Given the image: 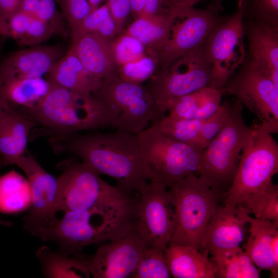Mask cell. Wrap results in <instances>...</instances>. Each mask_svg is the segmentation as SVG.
Instances as JSON below:
<instances>
[{
  "instance_id": "obj_36",
  "label": "cell",
  "mask_w": 278,
  "mask_h": 278,
  "mask_svg": "<svg viewBox=\"0 0 278 278\" xmlns=\"http://www.w3.org/2000/svg\"><path fill=\"white\" fill-rule=\"evenodd\" d=\"M244 18L278 27V0H246Z\"/></svg>"
},
{
  "instance_id": "obj_43",
  "label": "cell",
  "mask_w": 278,
  "mask_h": 278,
  "mask_svg": "<svg viewBox=\"0 0 278 278\" xmlns=\"http://www.w3.org/2000/svg\"><path fill=\"white\" fill-rule=\"evenodd\" d=\"M258 219L278 223V186L267 198Z\"/></svg>"
},
{
  "instance_id": "obj_16",
  "label": "cell",
  "mask_w": 278,
  "mask_h": 278,
  "mask_svg": "<svg viewBox=\"0 0 278 278\" xmlns=\"http://www.w3.org/2000/svg\"><path fill=\"white\" fill-rule=\"evenodd\" d=\"M148 246L133 223L125 234L98 247L90 259L91 276L94 278L132 277Z\"/></svg>"
},
{
  "instance_id": "obj_50",
  "label": "cell",
  "mask_w": 278,
  "mask_h": 278,
  "mask_svg": "<svg viewBox=\"0 0 278 278\" xmlns=\"http://www.w3.org/2000/svg\"><path fill=\"white\" fill-rule=\"evenodd\" d=\"M245 0H238V5L241 4Z\"/></svg>"
},
{
  "instance_id": "obj_20",
  "label": "cell",
  "mask_w": 278,
  "mask_h": 278,
  "mask_svg": "<svg viewBox=\"0 0 278 278\" xmlns=\"http://www.w3.org/2000/svg\"><path fill=\"white\" fill-rule=\"evenodd\" d=\"M249 236L245 251L260 269L278 277V223L248 217Z\"/></svg>"
},
{
  "instance_id": "obj_5",
  "label": "cell",
  "mask_w": 278,
  "mask_h": 278,
  "mask_svg": "<svg viewBox=\"0 0 278 278\" xmlns=\"http://www.w3.org/2000/svg\"><path fill=\"white\" fill-rule=\"evenodd\" d=\"M109 126L137 134L161 118L156 102L145 85L127 82L115 73L101 80L92 94Z\"/></svg>"
},
{
  "instance_id": "obj_14",
  "label": "cell",
  "mask_w": 278,
  "mask_h": 278,
  "mask_svg": "<svg viewBox=\"0 0 278 278\" xmlns=\"http://www.w3.org/2000/svg\"><path fill=\"white\" fill-rule=\"evenodd\" d=\"M220 0L205 9L188 8L176 17L169 39L157 54V70L177 57L202 45L212 29L226 16L220 15Z\"/></svg>"
},
{
  "instance_id": "obj_10",
  "label": "cell",
  "mask_w": 278,
  "mask_h": 278,
  "mask_svg": "<svg viewBox=\"0 0 278 278\" xmlns=\"http://www.w3.org/2000/svg\"><path fill=\"white\" fill-rule=\"evenodd\" d=\"M204 43L162 67L147 81L145 86L152 95L161 117L164 115L162 108L168 100L208 85L212 66Z\"/></svg>"
},
{
  "instance_id": "obj_4",
  "label": "cell",
  "mask_w": 278,
  "mask_h": 278,
  "mask_svg": "<svg viewBox=\"0 0 278 278\" xmlns=\"http://www.w3.org/2000/svg\"><path fill=\"white\" fill-rule=\"evenodd\" d=\"M40 105L25 112L34 123L53 135H68L109 126L102 109L93 97L85 96L50 83Z\"/></svg>"
},
{
  "instance_id": "obj_38",
  "label": "cell",
  "mask_w": 278,
  "mask_h": 278,
  "mask_svg": "<svg viewBox=\"0 0 278 278\" xmlns=\"http://www.w3.org/2000/svg\"><path fill=\"white\" fill-rule=\"evenodd\" d=\"M62 13L68 24L71 36L78 31L84 18L90 13L89 0H58Z\"/></svg>"
},
{
  "instance_id": "obj_41",
  "label": "cell",
  "mask_w": 278,
  "mask_h": 278,
  "mask_svg": "<svg viewBox=\"0 0 278 278\" xmlns=\"http://www.w3.org/2000/svg\"><path fill=\"white\" fill-rule=\"evenodd\" d=\"M230 105L231 103L228 102L221 104L217 111L205 120L201 133V146L203 150L222 127L228 116Z\"/></svg>"
},
{
  "instance_id": "obj_48",
  "label": "cell",
  "mask_w": 278,
  "mask_h": 278,
  "mask_svg": "<svg viewBox=\"0 0 278 278\" xmlns=\"http://www.w3.org/2000/svg\"><path fill=\"white\" fill-rule=\"evenodd\" d=\"M106 0H89L91 7V12L101 6L103 2H106Z\"/></svg>"
},
{
  "instance_id": "obj_35",
  "label": "cell",
  "mask_w": 278,
  "mask_h": 278,
  "mask_svg": "<svg viewBox=\"0 0 278 278\" xmlns=\"http://www.w3.org/2000/svg\"><path fill=\"white\" fill-rule=\"evenodd\" d=\"M157 70V59L146 53L136 60L118 66L117 74L127 82L143 84L154 75Z\"/></svg>"
},
{
  "instance_id": "obj_6",
  "label": "cell",
  "mask_w": 278,
  "mask_h": 278,
  "mask_svg": "<svg viewBox=\"0 0 278 278\" xmlns=\"http://www.w3.org/2000/svg\"><path fill=\"white\" fill-rule=\"evenodd\" d=\"M137 135L148 181L170 187L190 175L198 176L203 151L170 137L153 124Z\"/></svg>"
},
{
  "instance_id": "obj_3",
  "label": "cell",
  "mask_w": 278,
  "mask_h": 278,
  "mask_svg": "<svg viewBox=\"0 0 278 278\" xmlns=\"http://www.w3.org/2000/svg\"><path fill=\"white\" fill-rule=\"evenodd\" d=\"M137 202L118 207L64 212L34 235L56 243L60 251L79 254L89 245L101 244L125 234L132 226Z\"/></svg>"
},
{
  "instance_id": "obj_42",
  "label": "cell",
  "mask_w": 278,
  "mask_h": 278,
  "mask_svg": "<svg viewBox=\"0 0 278 278\" xmlns=\"http://www.w3.org/2000/svg\"><path fill=\"white\" fill-rule=\"evenodd\" d=\"M120 33L131 14L130 0H106Z\"/></svg>"
},
{
  "instance_id": "obj_9",
  "label": "cell",
  "mask_w": 278,
  "mask_h": 278,
  "mask_svg": "<svg viewBox=\"0 0 278 278\" xmlns=\"http://www.w3.org/2000/svg\"><path fill=\"white\" fill-rule=\"evenodd\" d=\"M169 187L176 198L177 222L168 245L178 244L200 250L205 229L219 206L221 192L194 174Z\"/></svg>"
},
{
  "instance_id": "obj_47",
  "label": "cell",
  "mask_w": 278,
  "mask_h": 278,
  "mask_svg": "<svg viewBox=\"0 0 278 278\" xmlns=\"http://www.w3.org/2000/svg\"><path fill=\"white\" fill-rule=\"evenodd\" d=\"M10 107V106L5 100L0 93V118Z\"/></svg>"
},
{
  "instance_id": "obj_45",
  "label": "cell",
  "mask_w": 278,
  "mask_h": 278,
  "mask_svg": "<svg viewBox=\"0 0 278 278\" xmlns=\"http://www.w3.org/2000/svg\"><path fill=\"white\" fill-rule=\"evenodd\" d=\"M21 0H0V15L8 14L17 10Z\"/></svg>"
},
{
  "instance_id": "obj_37",
  "label": "cell",
  "mask_w": 278,
  "mask_h": 278,
  "mask_svg": "<svg viewBox=\"0 0 278 278\" xmlns=\"http://www.w3.org/2000/svg\"><path fill=\"white\" fill-rule=\"evenodd\" d=\"M33 16L19 9L0 15V34L19 42L25 33Z\"/></svg>"
},
{
  "instance_id": "obj_39",
  "label": "cell",
  "mask_w": 278,
  "mask_h": 278,
  "mask_svg": "<svg viewBox=\"0 0 278 278\" xmlns=\"http://www.w3.org/2000/svg\"><path fill=\"white\" fill-rule=\"evenodd\" d=\"M34 16L48 24L56 34H65V20L57 9L54 0H41Z\"/></svg>"
},
{
  "instance_id": "obj_12",
  "label": "cell",
  "mask_w": 278,
  "mask_h": 278,
  "mask_svg": "<svg viewBox=\"0 0 278 278\" xmlns=\"http://www.w3.org/2000/svg\"><path fill=\"white\" fill-rule=\"evenodd\" d=\"M227 81L223 93L236 99L255 115L271 133L278 132V86L250 57Z\"/></svg>"
},
{
  "instance_id": "obj_27",
  "label": "cell",
  "mask_w": 278,
  "mask_h": 278,
  "mask_svg": "<svg viewBox=\"0 0 278 278\" xmlns=\"http://www.w3.org/2000/svg\"><path fill=\"white\" fill-rule=\"evenodd\" d=\"M50 86V83L42 77L13 78L0 85V93L9 105L16 106L25 113L40 105Z\"/></svg>"
},
{
  "instance_id": "obj_19",
  "label": "cell",
  "mask_w": 278,
  "mask_h": 278,
  "mask_svg": "<svg viewBox=\"0 0 278 278\" xmlns=\"http://www.w3.org/2000/svg\"><path fill=\"white\" fill-rule=\"evenodd\" d=\"M250 58L278 86V27L243 20Z\"/></svg>"
},
{
  "instance_id": "obj_26",
  "label": "cell",
  "mask_w": 278,
  "mask_h": 278,
  "mask_svg": "<svg viewBox=\"0 0 278 278\" xmlns=\"http://www.w3.org/2000/svg\"><path fill=\"white\" fill-rule=\"evenodd\" d=\"M175 19L170 12L158 16L142 15L134 19L125 32L138 40L146 53L155 58L169 39Z\"/></svg>"
},
{
  "instance_id": "obj_13",
  "label": "cell",
  "mask_w": 278,
  "mask_h": 278,
  "mask_svg": "<svg viewBox=\"0 0 278 278\" xmlns=\"http://www.w3.org/2000/svg\"><path fill=\"white\" fill-rule=\"evenodd\" d=\"M245 1L238 5L233 14L226 16L212 29L205 42V51L212 66L209 86L222 89L245 60Z\"/></svg>"
},
{
  "instance_id": "obj_31",
  "label": "cell",
  "mask_w": 278,
  "mask_h": 278,
  "mask_svg": "<svg viewBox=\"0 0 278 278\" xmlns=\"http://www.w3.org/2000/svg\"><path fill=\"white\" fill-rule=\"evenodd\" d=\"M205 119H173L163 115L152 124L170 137L203 151L201 133Z\"/></svg>"
},
{
  "instance_id": "obj_17",
  "label": "cell",
  "mask_w": 278,
  "mask_h": 278,
  "mask_svg": "<svg viewBox=\"0 0 278 278\" xmlns=\"http://www.w3.org/2000/svg\"><path fill=\"white\" fill-rule=\"evenodd\" d=\"M250 215L242 207L218 206L205 229L200 250L213 255L240 247Z\"/></svg>"
},
{
  "instance_id": "obj_29",
  "label": "cell",
  "mask_w": 278,
  "mask_h": 278,
  "mask_svg": "<svg viewBox=\"0 0 278 278\" xmlns=\"http://www.w3.org/2000/svg\"><path fill=\"white\" fill-rule=\"evenodd\" d=\"M31 204V192L27 179L14 170L0 177V212H20L29 208Z\"/></svg>"
},
{
  "instance_id": "obj_34",
  "label": "cell",
  "mask_w": 278,
  "mask_h": 278,
  "mask_svg": "<svg viewBox=\"0 0 278 278\" xmlns=\"http://www.w3.org/2000/svg\"><path fill=\"white\" fill-rule=\"evenodd\" d=\"M109 43L117 68L136 60L146 54L144 45L125 32L110 40Z\"/></svg>"
},
{
  "instance_id": "obj_18",
  "label": "cell",
  "mask_w": 278,
  "mask_h": 278,
  "mask_svg": "<svg viewBox=\"0 0 278 278\" xmlns=\"http://www.w3.org/2000/svg\"><path fill=\"white\" fill-rule=\"evenodd\" d=\"M65 51L58 44L31 46L14 53L0 65V85L13 78L43 77Z\"/></svg>"
},
{
  "instance_id": "obj_25",
  "label": "cell",
  "mask_w": 278,
  "mask_h": 278,
  "mask_svg": "<svg viewBox=\"0 0 278 278\" xmlns=\"http://www.w3.org/2000/svg\"><path fill=\"white\" fill-rule=\"evenodd\" d=\"M165 256L171 276L175 278H215L216 267L208 253L178 244L167 246Z\"/></svg>"
},
{
  "instance_id": "obj_11",
  "label": "cell",
  "mask_w": 278,
  "mask_h": 278,
  "mask_svg": "<svg viewBox=\"0 0 278 278\" xmlns=\"http://www.w3.org/2000/svg\"><path fill=\"white\" fill-rule=\"evenodd\" d=\"M133 224L147 245L165 251L177 222L175 196L161 183L148 181L138 193Z\"/></svg>"
},
{
  "instance_id": "obj_49",
  "label": "cell",
  "mask_w": 278,
  "mask_h": 278,
  "mask_svg": "<svg viewBox=\"0 0 278 278\" xmlns=\"http://www.w3.org/2000/svg\"><path fill=\"white\" fill-rule=\"evenodd\" d=\"M13 224V222L7 220H3L0 219V225H3L5 227H10Z\"/></svg>"
},
{
  "instance_id": "obj_33",
  "label": "cell",
  "mask_w": 278,
  "mask_h": 278,
  "mask_svg": "<svg viewBox=\"0 0 278 278\" xmlns=\"http://www.w3.org/2000/svg\"><path fill=\"white\" fill-rule=\"evenodd\" d=\"M165 252L161 249L148 246L143 252L132 277H171Z\"/></svg>"
},
{
  "instance_id": "obj_30",
  "label": "cell",
  "mask_w": 278,
  "mask_h": 278,
  "mask_svg": "<svg viewBox=\"0 0 278 278\" xmlns=\"http://www.w3.org/2000/svg\"><path fill=\"white\" fill-rule=\"evenodd\" d=\"M216 267L215 277L258 278L260 272L240 247L224 250L212 255Z\"/></svg>"
},
{
  "instance_id": "obj_46",
  "label": "cell",
  "mask_w": 278,
  "mask_h": 278,
  "mask_svg": "<svg viewBox=\"0 0 278 278\" xmlns=\"http://www.w3.org/2000/svg\"><path fill=\"white\" fill-rule=\"evenodd\" d=\"M144 4L145 0H130L131 14L134 19L142 15Z\"/></svg>"
},
{
  "instance_id": "obj_32",
  "label": "cell",
  "mask_w": 278,
  "mask_h": 278,
  "mask_svg": "<svg viewBox=\"0 0 278 278\" xmlns=\"http://www.w3.org/2000/svg\"><path fill=\"white\" fill-rule=\"evenodd\" d=\"M84 33H94L108 41L120 33L106 2L84 18L78 32L72 37Z\"/></svg>"
},
{
  "instance_id": "obj_28",
  "label": "cell",
  "mask_w": 278,
  "mask_h": 278,
  "mask_svg": "<svg viewBox=\"0 0 278 278\" xmlns=\"http://www.w3.org/2000/svg\"><path fill=\"white\" fill-rule=\"evenodd\" d=\"M37 256L41 265L42 272L49 278L89 277L90 259L79 254L72 255L60 250H51L43 246L37 252Z\"/></svg>"
},
{
  "instance_id": "obj_7",
  "label": "cell",
  "mask_w": 278,
  "mask_h": 278,
  "mask_svg": "<svg viewBox=\"0 0 278 278\" xmlns=\"http://www.w3.org/2000/svg\"><path fill=\"white\" fill-rule=\"evenodd\" d=\"M242 109L243 105L236 99L231 104L222 127L202 153L198 176L220 192L231 185L240 152L252 134V128L243 118Z\"/></svg>"
},
{
  "instance_id": "obj_15",
  "label": "cell",
  "mask_w": 278,
  "mask_h": 278,
  "mask_svg": "<svg viewBox=\"0 0 278 278\" xmlns=\"http://www.w3.org/2000/svg\"><path fill=\"white\" fill-rule=\"evenodd\" d=\"M25 173L31 196L29 210L24 217V228L32 235L49 223L59 212L58 179L47 172L31 154L15 160Z\"/></svg>"
},
{
  "instance_id": "obj_21",
  "label": "cell",
  "mask_w": 278,
  "mask_h": 278,
  "mask_svg": "<svg viewBox=\"0 0 278 278\" xmlns=\"http://www.w3.org/2000/svg\"><path fill=\"white\" fill-rule=\"evenodd\" d=\"M85 68L102 79L117 73L109 41L94 33H84L72 37L70 48Z\"/></svg>"
},
{
  "instance_id": "obj_1",
  "label": "cell",
  "mask_w": 278,
  "mask_h": 278,
  "mask_svg": "<svg viewBox=\"0 0 278 278\" xmlns=\"http://www.w3.org/2000/svg\"><path fill=\"white\" fill-rule=\"evenodd\" d=\"M49 139L56 153L76 156L99 175L115 179L116 186L127 194L139 193L148 182L136 134L115 129L53 135Z\"/></svg>"
},
{
  "instance_id": "obj_23",
  "label": "cell",
  "mask_w": 278,
  "mask_h": 278,
  "mask_svg": "<svg viewBox=\"0 0 278 278\" xmlns=\"http://www.w3.org/2000/svg\"><path fill=\"white\" fill-rule=\"evenodd\" d=\"M222 89L209 86L168 100L162 112L173 119H205L213 115L221 106Z\"/></svg>"
},
{
  "instance_id": "obj_40",
  "label": "cell",
  "mask_w": 278,
  "mask_h": 278,
  "mask_svg": "<svg viewBox=\"0 0 278 278\" xmlns=\"http://www.w3.org/2000/svg\"><path fill=\"white\" fill-rule=\"evenodd\" d=\"M53 29L46 23L33 16L27 29L19 43L23 45H39L55 34Z\"/></svg>"
},
{
  "instance_id": "obj_8",
  "label": "cell",
  "mask_w": 278,
  "mask_h": 278,
  "mask_svg": "<svg viewBox=\"0 0 278 278\" xmlns=\"http://www.w3.org/2000/svg\"><path fill=\"white\" fill-rule=\"evenodd\" d=\"M59 211H79L124 206L135 201L116 185L103 180L87 164L70 160L60 164Z\"/></svg>"
},
{
  "instance_id": "obj_44",
  "label": "cell",
  "mask_w": 278,
  "mask_h": 278,
  "mask_svg": "<svg viewBox=\"0 0 278 278\" xmlns=\"http://www.w3.org/2000/svg\"><path fill=\"white\" fill-rule=\"evenodd\" d=\"M202 0H164L167 9L175 16H177L184 10L194 7V5Z\"/></svg>"
},
{
  "instance_id": "obj_24",
  "label": "cell",
  "mask_w": 278,
  "mask_h": 278,
  "mask_svg": "<svg viewBox=\"0 0 278 278\" xmlns=\"http://www.w3.org/2000/svg\"><path fill=\"white\" fill-rule=\"evenodd\" d=\"M50 83L85 96H90L100 86L101 79L90 73L69 49L45 75Z\"/></svg>"
},
{
  "instance_id": "obj_2",
  "label": "cell",
  "mask_w": 278,
  "mask_h": 278,
  "mask_svg": "<svg viewBox=\"0 0 278 278\" xmlns=\"http://www.w3.org/2000/svg\"><path fill=\"white\" fill-rule=\"evenodd\" d=\"M252 128L232 182L224 193V203L242 207L258 218L267 198L278 186L272 181L278 171V144L264 124Z\"/></svg>"
},
{
  "instance_id": "obj_22",
  "label": "cell",
  "mask_w": 278,
  "mask_h": 278,
  "mask_svg": "<svg viewBox=\"0 0 278 278\" xmlns=\"http://www.w3.org/2000/svg\"><path fill=\"white\" fill-rule=\"evenodd\" d=\"M34 124L29 116L11 107L3 113L0 118V157L3 165L13 164L26 153Z\"/></svg>"
}]
</instances>
